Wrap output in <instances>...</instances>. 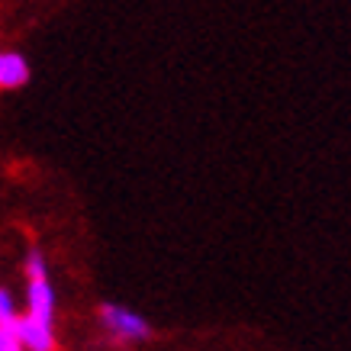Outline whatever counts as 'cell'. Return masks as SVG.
Instances as JSON below:
<instances>
[{"mask_svg":"<svg viewBox=\"0 0 351 351\" xmlns=\"http://www.w3.org/2000/svg\"><path fill=\"white\" fill-rule=\"evenodd\" d=\"M29 81V64L20 52H3L0 55V87L3 90H16Z\"/></svg>","mask_w":351,"mask_h":351,"instance_id":"277c9868","label":"cell"},{"mask_svg":"<svg viewBox=\"0 0 351 351\" xmlns=\"http://www.w3.org/2000/svg\"><path fill=\"white\" fill-rule=\"evenodd\" d=\"M26 274H29V280H39V277H45V261L39 252H29V258H26Z\"/></svg>","mask_w":351,"mask_h":351,"instance_id":"8992f818","label":"cell"},{"mask_svg":"<svg viewBox=\"0 0 351 351\" xmlns=\"http://www.w3.org/2000/svg\"><path fill=\"white\" fill-rule=\"evenodd\" d=\"M26 300H29V316H36V319H43V322L52 326V319H55V290H52V284H49V277L29 280V293H26Z\"/></svg>","mask_w":351,"mask_h":351,"instance_id":"3957f363","label":"cell"},{"mask_svg":"<svg viewBox=\"0 0 351 351\" xmlns=\"http://www.w3.org/2000/svg\"><path fill=\"white\" fill-rule=\"evenodd\" d=\"M100 319L119 339H145L149 335V322L142 319L138 313H129V309L113 306V303H107V306L100 309Z\"/></svg>","mask_w":351,"mask_h":351,"instance_id":"6da1fadb","label":"cell"},{"mask_svg":"<svg viewBox=\"0 0 351 351\" xmlns=\"http://www.w3.org/2000/svg\"><path fill=\"white\" fill-rule=\"evenodd\" d=\"M16 332H20L26 351H55V332L49 322L36 319V316H20L16 319Z\"/></svg>","mask_w":351,"mask_h":351,"instance_id":"7a4b0ae2","label":"cell"},{"mask_svg":"<svg viewBox=\"0 0 351 351\" xmlns=\"http://www.w3.org/2000/svg\"><path fill=\"white\" fill-rule=\"evenodd\" d=\"M0 351H26L20 332H16V319L13 322H0Z\"/></svg>","mask_w":351,"mask_h":351,"instance_id":"5b68a950","label":"cell"}]
</instances>
